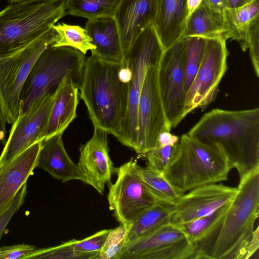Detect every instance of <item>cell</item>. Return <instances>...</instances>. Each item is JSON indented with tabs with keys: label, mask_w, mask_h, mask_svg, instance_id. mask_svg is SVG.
I'll list each match as a JSON object with an SVG mask.
<instances>
[{
	"label": "cell",
	"mask_w": 259,
	"mask_h": 259,
	"mask_svg": "<svg viewBox=\"0 0 259 259\" xmlns=\"http://www.w3.org/2000/svg\"><path fill=\"white\" fill-rule=\"evenodd\" d=\"M158 4L159 0H119L113 17L125 61L136 38L145 28L154 24Z\"/></svg>",
	"instance_id": "17"
},
{
	"label": "cell",
	"mask_w": 259,
	"mask_h": 259,
	"mask_svg": "<svg viewBox=\"0 0 259 259\" xmlns=\"http://www.w3.org/2000/svg\"><path fill=\"white\" fill-rule=\"evenodd\" d=\"M228 31L225 17L212 12L202 1L189 17L180 39L196 36L227 40Z\"/></svg>",
	"instance_id": "23"
},
{
	"label": "cell",
	"mask_w": 259,
	"mask_h": 259,
	"mask_svg": "<svg viewBox=\"0 0 259 259\" xmlns=\"http://www.w3.org/2000/svg\"><path fill=\"white\" fill-rule=\"evenodd\" d=\"M56 89L39 99L12 124L0 155V165L13 159L34 143L45 139Z\"/></svg>",
	"instance_id": "14"
},
{
	"label": "cell",
	"mask_w": 259,
	"mask_h": 259,
	"mask_svg": "<svg viewBox=\"0 0 259 259\" xmlns=\"http://www.w3.org/2000/svg\"><path fill=\"white\" fill-rule=\"evenodd\" d=\"M78 103V88L71 76H66L56 89L45 139L63 133L75 118Z\"/></svg>",
	"instance_id": "19"
},
{
	"label": "cell",
	"mask_w": 259,
	"mask_h": 259,
	"mask_svg": "<svg viewBox=\"0 0 259 259\" xmlns=\"http://www.w3.org/2000/svg\"><path fill=\"white\" fill-rule=\"evenodd\" d=\"M203 0H187V20L192 13L201 5Z\"/></svg>",
	"instance_id": "41"
},
{
	"label": "cell",
	"mask_w": 259,
	"mask_h": 259,
	"mask_svg": "<svg viewBox=\"0 0 259 259\" xmlns=\"http://www.w3.org/2000/svg\"><path fill=\"white\" fill-rule=\"evenodd\" d=\"M127 65L103 60L95 54L85 59L79 89L94 127L116 137L128 104Z\"/></svg>",
	"instance_id": "3"
},
{
	"label": "cell",
	"mask_w": 259,
	"mask_h": 259,
	"mask_svg": "<svg viewBox=\"0 0 259 259\" xmlns=\"http://www.w3.org/2000/svg\"><path fill=\"white\" fill-rule=\"evenodd\" d=\"M98 253H82L75 251L71 240L58 246L36 249L26 257L27 258L45 259H95Z\"/></svg>",
	"instance_id": "31"
},
{
	"label": "cell",
	"mask_w": 259,
	"mask_h": 259,
	"mask_svg": "<svg viewBox=\"0 0 259 259\" xmlns=\"http://www.w3.org/2000/svg\"><path fill=\"white\" fill-rule=\"evenodd\" d=\"M203 2L212 12L225 17L227 9V0H203Z\"/></svg>",
	"instance_id": "38"
},
{
	"label": "cell",
	"mask_w": 259,
	"mask_h": 259,
	"mask_svg": "<svg viewBox=\"0 0 259 259\" xmlns=\"http://www.w3.org/2000/svg\"><path fill=\"white\" fill-rule=\"evenodd\" d=\"M232 168L220 150L184 134L163 176L184 194L197 187L227 180Z\"/></svg>",
	"instance_id": "5"
},
{
	"label": "cell",
	"mask_w": 259,
	"mask_h": 259,
	"mask_svg": "<svg viewBox=\"0 0 259 259\" xmlns=\"http://www.w3.org/2000/svg\"><path fill=\"white\" fill-rule=\"evenodd\" d=\"M237 195L224 215L195 242L192 259H247L257 251L254 233L258 216L259 168L240 180Z\"/></svg>",
	"instance_id": "1"
},
{
	"label": "cell",
	"mask_w": 259,
	"mask_h": 259,
	"mask_svg": "<svg viewBox=\"0 0 259 259\" xmlns=\"http://www.w3.org/2000/svg\"><path fill=\"white\" fill-rule=\"evenodd\" d=\"M41 141L0 165V215L9 208L17 192L37 167Z\"/></svg>",
	"instance_id": "18"
},
{
	"label": "cell",
	"mask_w": 259,
	"mask_h": 259,
	"mask_svg": "<svg viewBox=\"0 0 259 259\" xmlns=\"http://www.w3.org/2000/svg\"><path fill=\"white\" fill-rule=\"evenodd\" d=\"M127 227L121 225L110 229L105 242L95 259H118L125 243Z\"/></svg>",
	"instance_id": "32"
},
{
	"label": "cell",
	"mask_w": 259,
	"mask_h": 259,
	"mask_svg": "<svg viewBox=\"0 0 259 259\" xmlns=\"http://www.w3.org/2000/svg\"><path fill=\"white\" fill-rule=\"evenodd\" d=\"M119 0H66V15L88 20L113 17Z\"/></svg>",
	"instance_id": "28"
},
{
	"label": "cell",
	"mask_w": 259,
	"mask_h": 259,
	"mask_svg": "<svg viewBox=\"0 0 259 259\" xmlns=\"http://www.w3.org/2000/svg\"><path fill=\"white\" fill-rule=\"evenodd\" d=\"M84 28L96 48L92 53L106 61L126 64L113 17L88 20Z\"/></svg>",
	"instance_id": "20"
},
{
	"label": "cell",
	"mask_w": 259,
	"mask_h": 259,
	"mask_svg": "<svg viewBox=\"0 0 259 259\" xmlns=\"http://www.w3.org/2000/svg\"><path fill=\"white\" fill-rule=\"evenodd\" d=\"M185 40L184 76V89L187 94L201 65L206 39L193 36L185 38Z\"/></svg>",
	"instance_id": "29"
},
{
	"label": "cell",
	"mask_w": 259,
	"mask_h": 259,
	"mask_svg": "<svg viewBox=\"0 0 259 259\" xmlns=\"http://www.w3.org/2000/svg\"><path fill=\"white\" fill-rule=\"evenodd\" d=\"M94 128L91 139L80 147L76 180L91 186L102 195L105 186L111 184L112 176L117 168L109 156L108 133L98 127Z\"/></svg>",
	"instance_id": "15"
},
{
	"label": "cell",
	"mask_w": 259,
	"mask_h": 259,
	"mask_svg": "<svg viewBox=\"0 0 259 259\" xmlns=\"http://www.w3.org/2000/svg\"><path fill=\"white\" fill-rule=\"evenodd\" d=\"M178 143L174 145L157 147L146 154L147 166L154 170L164 174L177 149Z\"/></svg>",
	"instance_id": "33"
},
{
	"label": "cell",
	"mask_w": 259,
	"mask_h": 259,
	"mask_svg": "<svg viewBox=\"0 0 259 259\" xmlns=\"http://www.w3.org/2000/svg\"><path fill=\"white\" fill-rule=\"evenodd\" d=\"M248 49L256 75L259 77V18L253 22L249 33Z\"/></svg>",
	"instance_id": "36"
},
{
	"label": "cell",
	"mask_w": 259,
	"mask_h": 259,
	"mask_svg": "<svg viewBox=\"0 0 259 259\" xmlns=\"http://www.w3.org/2000/svg\"><path fill=\"white\" fill-rule=\"evenodd\" d=\"M231 202L208 214L178 225L181 226L191 240L196 242L204 237L221 219L228 209Z\"/></svg>",
	"instance_id": "30"
},
{
	"label": "cell",
	"mask_w": 259,
	"mask_h": 259,
	"mask_svg": "<svg viewBox=\"0 0 259 259\" xmlns=\"http://www.w3.org/2000/svg\"><path fill=\"white\" fill-rule=\"evenodd\" d=\"M110 229L99 231L82 240H71L73 249L82 253H98L102 249Z\"/></svg>",
	"instance_id": "34"
},
{
	"label": "cell",
	"mask_w": 259,
	"mask_h": 259,
	"mask_svg": "<svg viewBox=\"0 0 259 259\" xmlns=\"http://www.w3.org/2000/svg\"><path fill=\"white\" fill-rule=\"evenodd\" d=\"M66 0H24L0 12V59L25 48L66 15Z\"/></svg>",
	"instance_id": "4"
},
{
	"label": "cell",
	"mask_w": 259,
	"mask_h": 259,
	"mask_svg": "<svg viewBox=\"0 0 259 259\" xmlns=\"http://www.w3.org/2000/svg\"><path fill=\"white\" fill-rule=\"evenodd\" d=\"M27 192L26 183L17 192L9 208L0 215V240L4 231L12 217L18 211L23 204Z\"/></svg>",
	"instance_id": "35"
},
{
	"label": "cell",
	"mask_w": 259,
	"mask_h": 259,
	"mask_svg": "<svg viewBox=\"0 0 259 259\" xmlns=\"http://www.w3.org/2000/svg\"><path fill=\"white\" fill-rule=\"evenodd\" d=\"M220 150L240 180L259 168V108L213 109L186 134Z\"/></svg>",
	"instance_id": "2"
},
{
	"label": "cell",
	"mask_w": 259,
	"mask_h": 259,
	"mask_svg": "<svg viewBox=\"0 0 259 259\" xmlns=\"http://www.w3.org/2000/svg\"><path fill=\"white\" fill-rule=\"evenodd\" d=\"M251 0H227V9L241 7L249 3Z\"/></svg>",
	"instance_id": "42"
},
{
	"label": "cell",
	"mask_w": 259,
	"mask_h": 259,
	"mask_svg": "<svg viewBox=\"0 0 259 259\" xmlns=\"http://www.w3.org/2000/svg\"><path fill=\"white\" fill-rule=\"evenodd\" d=\"M24 0H8V1L11 3H17V2H22V1H23Z\"/></svg>",
	"instance_id": "43"
},
{
	"label": "cell",
	"mask_w": 259,
	"mask_h": 259,
	"mask_svg": "<svg viewBox=\"0 0 259 259\" xmlns=\"http://www.w3.org/2000/svg\"><path fill=\"white\" fill-rule=\"evenodd\" d=\"M35 249V246L25 244L1 247L0 259H25Z\"/></svg>",
	"instance_id": "37"
},
{
	"label": "cell",
	"mask_w": 259,
	"mask_h": 259,
	"mask_svg": "<svg viewBox=\"0 0 259 259\" xmlns=\"http://www.w3.org/2000/svg\"><path fill=\"white\" fill-rule=\"evenodd\" d=\"M228 52L226 40L206 39L201 65L186 94L184 117L197 108H204L214 98L227 69Z\"/></svg>",
	"instance_id": "13"
},
{
	"label": "cell",
	"mask_w": 259,
	"mask_h": 259,
	"mask_svg": "<svg viewBox=\"0 0 259 259\" xmlns=\"http://www.w3.org/2000/svg\"><path fill=\"white\" fill-rule=\"evenodd\" d=\"M187 0H159L154 27L166 49L180 39L186 26Z\"/></svg>",
	"instance_id": "22"
},
{
	"label": "cell",
	"mask_w": 259,
	"mask_h": 259,
	"mask_svg": "<svg viewBox=\"0 0 259 259\" xmlns=\"http://www.w3.org/2000/svg\"><path fill=\"white\" fill-rule=\"evenodd\" d=\"M185 44V38L180 39L165 49L158 65L159 92L171 127H176L184 117L186 99L184 76Z\"/></svg>",
	"instance_id": "12"
},
{
	"label": "cell",
	"mask_w": 259,
	"mask_h": 259,
	"mask_svg": "<svg viewBox=\"0 0 259 259\" xmlns=\"http://www.w3.org/2000/svg\"><path fill=\"white\" fill-rule=\"evenodd\" d=\"M195 242L170 222L125 246L118 259H192Z\"/></svg>",
	"instance_id": "11"
},
{
	"label": "cell",
	"mask_w": 259,
	"mask_h": 259,
	"mask_svg": "<svg viewBox=\"0 0 259 259\" xmlns=\"http://www.w3.org/2000/svg\"><path fill=\"white\" fill-rule=\"evenodd\" d=\"M133 159L117 168V179L109 186V207L120 224L128 227L157 201L140 178Z\"/></svg>",
	"instance_id": "9"
},
{
	"label": "cell",
	"mask_w": 259,
	"mask_h": 259,
	"mask_svg": "<svg viewBox=\"0 0 259 259\" xmlns=\"http://www.w3.org/2000/svg\"><path fill=\"white\" fill-rule=\"evenodd\" d=\"M172 214V205L157 201L127 227L124 247L170 223Z\"/></svg>",
	"instance_id": "25"
},
{
	"label": "cell",
	"mask_w": 259,
	"mask_h": 259,
	"mask_svg": "<svg viewBox=\"0 0 259 259\" xmlns=\"http://www.w3.org/2000/svg\"><path fill=\"white\" fill-rule=\"evenodd\" d=\"M158 65L148 70L138 106V136L135 151L146 154L157 146L159 135L170 132L171 126L167 118L161 98L158 81Z\"/></svg>",
	"instance_id": "10"
},
{
	"label": "cell",
	"mask_w": 259,
	"mask_h": 259,
	"mask_svg": "<svg viewBox=\"0 0 259 259\" xmlns=\"http://www.w3.org/2000/svg\"><path fill=\"white\" fill-rule=\"evenodd\" d=\"M138 174L151 195L157 201L172 205L184 193L174 186L164 177L148 166L138 164Z\"/></svg>",
	"instance_id": "26"
},
{
	"label": "cell",
	"mask_w": 259,
	"mask_h": 259,
	"mask_svg": "<svg viewBox=\"0 0 259 259\" xmlns=\"http://www.w3.org/2000/svg\"><path fill=\"white\" fill-rule=\"evenodd\" d=\"M179 140L178 136L171 134L170 132H163L159 135L157 147L174 145L178 143Z\"/></svg>",
	"instance_id": "39"
},
{
	"label": "cell",
	"mask_w": 259,
	"mask_h": 259,
	"mask_svg": "<svg viewBox=\"0 0 259 259\" xmlns=\"http://www.w3.org/2000/svg\"><path fill=\"white\" fill-rule=\"evenodd\" d=\"M225 19L228 28V38L237 41L243 51L248 49L251 26L259 18V0H251L246 5L235 9H227Z\"/></svg>",
	"instance_id": "24"
},
{
	"label": "cell",
	"mask_w": 259,
	"mask_h": 259,
	"mask_svg": "<svg viewBox=\"0 0 259 259\" xmlns=\"http://www.w3.org/2000/svg\"><path fill=\"white\" fill-rule=\"evenodd\" d=\"M85 59V55L72 48L51 45L47 47L34 62L23 85L19 114L44 96L55 91L66 76H71L79 88Z\"/></svg>",
	"instance_id": "6"
},
{
	"label": "cell",
	"mask_w": 259,
	"mask_h": 259,
	"mask_svg": "<svg viewBox=\"0 0 259 259\" xmlns=\"http://www.w3.org/2000/svg\"><path fill=\"white\" fill-rule=\"evenodd\" d=\"M238 188L222 183L202 185L183 194L174 205L170 223L181 225L210 213L231 202Z\"/></svg>",
	"instance_id": "16"
},
{
	"label": "cell",
	"mask_w": 259,
	"mask_h": 259,
	"mask_svg": "<svg viewBox=\"0 0 259 259\" xmlns=\"http://www.w3.org/2000/svg\"><path fill=\"white\" fill-rule=\"evenodd\" d=\"M52 28L55 32L54 41L51 45L54 47L72 48L84 55L96 49L84 28L63 22L55 24Z\"/></svg>",
	"instance_id": "27"
},
{
	"label": "cell",
	"mask_w": 259,
	"mask_h": 259,
	"mask_svg": "<svg viewBox=\"0 0 259 259\" xmlns=\"http://www.w3.org/2000/svg\"><path fill=\"white\" fill-rule=\"evenodd\" d=\"M164 50L154 25L152 24L136 38L126 58L131 71L127 108L116 138L122 144L135 151L137 144L138 106L142 87L148 69L159 65Z\"/></svg>",
	"instance_id": "7"
},
{
	"label": "cell",
	"mask_w": 259,
	"mask_h": 259,
	"mask_svg": "<svg viewBox=\"0 0 259 259\" xmlns=\"http://www.w3.org/2000/svg\"><path fill=\"white\" fill-rule=\"evenodd\" d=\"M53 28L13 55L0 59V100L7 121L13 124L20 113L23 85L40 53L53 44Z\"/></svg>",
	"instance_id": "8"
},
{
	"label": "cell",
	"mask_w": 259,
	"mask_h": 259,
	"mask_svg": "<svg viewBox=\"0 0 259 259\" xmlns=\"http://www.w3.org/2000/svg\"><path fill=\"white\" fill-rule=\"evenodd\" d=\"M63 133L42 140L37 167L64 183L76 180V164L68 155L62 140Z\"/></svg>",
	"instance_id": "21"
},
{
	"label": "cell",
	"mask_w": 259,
	"mask_h": 259,
	"mask_svg": "<svg viewBox=\"0 0 259 259\" xmlns=\"http://www.w3.org/2000/svg\"><path fill=\"white\" fill-rule=\"evenodd\" d=\"M7 122L5 114L3 111L1 101L0 100V142L6 143V127Z\"/></svg>",
	"instance_id": "40"
}]
</instances>
